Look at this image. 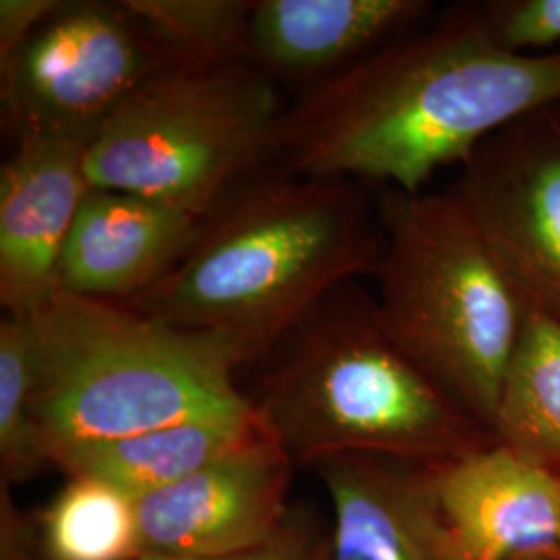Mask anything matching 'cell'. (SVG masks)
I'll return each mask as SVG.
<instances>
[{
	"label": "cell",
	"instance_id": "e0dca14e",
	"mask_svg": "<svg viewBox=\"0 0 560 560\" xmlns=\"http://www.w3.org/2000/svg\"><path fill=\"white\" fill-rule=\"evenodd\" d=\"M20 521L38 560L141 559L133 499L102 481L67 478L40 513Z\"/></svg>",
	"mask_w": 560,
	"mask_h": 560
},
{
	"label": "cell",
	"instance_id": "3957f363",
	"mask_svg": "<svg viewBox=\"0 0 560 560\" xmlns=\"http://www.w3.org/2000/svg\"><path fill=\"white\" fill-rule=\"evenodd\" d=\"M266 358L247 397L264 436L295 469L335 455L442 467L497 442L400 349L355 280L328 293Z\"/></svg>",
	"mask_w": 560,
	"mask_h": 560
},
{
	"label": "cell",
	"instance_id": "4fadbf2b",
	"mask_svg": "<svg viewBox=\"0 0 560 560\" xmlns=\"http://www.w3.org/2000/svg\"><path fill=\"white\" fill-rule=\"evenodd\" d=\"M201 219L164 201L92 187L60 256V291L136 300L183 258Z\"/></svg>",
	"mask_w": 560,
	"mask_h": 560
},
{
	"label": "cell",
	"instance_id": "30bf717a",
	"mask_svg": "<svg viewBox=\"0 0 560 560\" xmlns=\"http://www.w3.org/2000/svg\"><path fill=\"white\" fill-rule=\"evenodd\" d=\"M312 471L332 513L318 560H463L442 511L439 467L335 455Z\"/></svg>",
	"mask_w": 560,
	"mask_h": 560
},
{
	"label": "cell",
	"instance_id": "6da1fadb",
	"mask_svg": "<svg viewBox=\"0 0 560 560\" xmlns=\"http://www.w3.org/2000/svg\"><path fill=\"white\" fill-rule=\"evenodd\" d=\"M560 102V48L504 46L483 4H457L303 92L280 125L282 171L421 194L497 131Z\"/></svg>",
	"mask_w": 560,
	"mask_h": 560
},
{
	"label": "cell",
	"instance_id": "277c9868",
	"mask_svg": "<svg viewBox=\"0 0 560 560\" xmlns=\"http://www.w3.org/2000/svg\"><path fill=\"white\" fill-rule=\"evenodd\" d=\"M38 347L34 425L42 457L187 420L254 418L235 342L175 328L125 303L57 291L27 316Z\"/></svg>",
	"mask_w": 560,
	"mask_h": 560
},
{
	"label": "cell",
	"instance_id": "ffe728a7",
	"mask_svg": "<svg viewBox=\"0 0 560 560\" xmlns=\"http://www.w3.org/2000/svg\"><path fill=\"white\" fill-rule=\"evenodd\" d=\"M486 18L499 40L523 52L560 48V0H492Z\"/></svg>",
	"mask_w": 560,
	"mask_h": 560
},
{
	"label": "cell",
	"instance_id": "ac0fdd59",
	"mask_svg": "<svg viewBox=\"0 0 560 560\" xmlns=\"http://www.w3.org/2000/svg\"><path fill=\"white\" fill-rule=\"evenodd\" d=\"M171 65L249 62V0H120Z\"/></svg>",
	"mask_w": 560,
	"mask_h": 560
},
{
	"label": "cell",
	"instance_id": "44dd1931",
	"mask_svg": "<svg viewBox=\"0 0 560 560\" xmlns=\"http://www.w3.org/2000/svg\"><path fill=\"white\" fill-rule=\"evenodd\" d=\"M322 538L316 523L305 511H291L289 520L284 521L282 529L270 541L254 550L222 557V559L206 560H318ZM140 560H171L143 557Z\"/></svg>",
	"mask_w": 560,
	"mask_h": 560
},
{
	"label": "cell",
	"instance_id": "7a4b0ae2",
	"mask_svg": "<svg viewBox=\"0 0 560 560\" xmlns=\"http://www.w3.org/2000/svg\"><path fill=\"white\" fill-rule=\"evenodd\" d=\"M378 208L347 179L282 171L245 180L210 210L189 249L127 307L266 358L328 293L376 275Z\"/></svg>",
	"mask_w": 560,
	"mask_h": 560
},
{
	"label": "cell",
	"instance_id": "8fae6325",
	"mask_svg": "<svg viewBox=\"0 0 560 560\" xmlns=\"http://www.w3.org/2000/svg\"><path fill=\"white\" fill-rule=\"evenodd\" d=\"M88 145L23 136L0 168V303L32 316L59 287L65 243L92 189Z\"/></svg>",
	"mask_w": 560,
	"mask_h": 560
},
{
	"label": "cell",
	"instance_id": "52a82bcc",
	"mask_svg": "<svg viewBox=\"0 0 560 560\" xmlns=\"http://www.w3.org/2000/svg\"><path fill=\"white\" fill-rule=\"evenodd\" d=\"M171 65L122 2H62L0 62L4 125L90 145L145 81Z\"/></svg>",
	"mask_w": 560,
	"mask_h": 560
},
{
	"label": "cell",
	"instance_id": "9c48e42d",
	"mask_svg": "<svg viewBox=\"0 0 560 560\" xmlns=\"http://www.w3.org/2000/svg\"><path fill=\"white\" fill-rule=\"evenodd\" d=\"M295 465L260 436L136 499L141 559H222L272 540L291 515Z\"/></svg>",
	"mask_w": 560,
	"mask_h": 560
},
{
	"label": "cell",
	"instance_id": "5bb4252c",
	"mask_svg": "<svg viewBox=\"0 0 560 560\" xmlns=\"http://www.w3.org/2000/svg\"><path fill=\"white\" fill-rule=\"evenodd\" d=\"M428 0H258L249 62L268 73L328 80L432 20Z\"/></svg>",
	"mask_w": 560,
	"mask_h": 560
},
{
	"label": "cell",
	"instance_id": "8992f818",
	"mask_svg": "<svg viewBox=\"0 0 560 560\" xmlns=\"http://www.w3.org/2000/svg\"><path fill=\"white\" fill-rule=\"evenodd\" d=\"M282 117L275 81L252 62L166 65L88 145V179L206 217L279 159Z\"/></svg>",
	"mask_w": 560,
	"mask_h": 560
},
{
	"label": "cell",
	"instance_id": "2e32d148",
	"mask_svg": "<svg viewBox=\"0 0 560 560\" xmlns=\"http://www.w3.org/2000/svg\"><path fill=\"white\" fill-rule=\"evenodd\" d=\"M494 439L560 471V318L532 307L509 361Z\"/></svg>",
	"mask_w": 560,
	"mask_h": 560
},
{
	"label": "cell",
	"instance_id": "d6986e66",
	"mask_svg": "<svg viewBox=\"0 0 560 560\" xmlns=\"http://www.w3.org/2000/svg\"><path fill=\"white\" fill-rule=\"evenodd\" d=\"M38 347L27 316L0 322V488L32 480L46 467L34 425Z\"/></svg>",
	"mask_w": 560,
	"mask_h": 560
},
{
	"label": "cell",
	"instance_id": "7c38bea8",
	"mask_svg": "<svg viewBox=\"0 0 560 560\" xmlns=\"http://www.w3.org/2000/svg\"><path fill=\"white\" fill-rule=\"evenodd\" d=\"M463 560H560V471L501 442L439 467Z\"/></svg>",
	"mask_w": 560,
	"mask_h": 560
},
{
	"label": "cell",
	"instance_id": "7402d4cb",
	"mask_svg": "<svg viewBox=\"0 0 560 560\" xmlns=\"http://www.w3.org/2000/svg\"><path fill=\"white\" fill-rule=\"evenodd\" d=\"M62 0H0V62L11 59Z\"/></svg>",
	"mask_w": 560,
	"mask_h": 560
},
{
	"label": "cell",
	"instance_id": "9a60e30c",
	"mask_svg": "<svg viewBox=\"0 0 560 560\" xmlns=\"http://www.w3.org/2000/svg\"><path fill=\"white\" fill-rule=\"evenodd\" d=\"M260 436L256 416L179 421L110 441L62 446L48 455V467L65 478L102 481L136 501Z\"/></svg>",
	"mask_w": 560,
	"mask_h": 560
},
{
	"label": "cell",
	"instance_id": "5b68a950",
	"mask_svg": "<svg viewBox=\"0 0 560 560\" xmlns=\"http://www.w3.org/2000/svg\"><path fill=\"white\" fill-rule=\"evenodd\" d=\"M376 208L384 233L374 275L382 326L492 432L529 303L451 191L388 189Z\"/></svg>",
	"mask_w": 560,
	"mask_h": 560
},
{
	"label": "cell",
	"instance_id": "ba28073f",
	"mask_svg": "<svg viewBox=\"0 0 560 560\" xmlns=\"http://www.w3.org/2000/svg\"><path fill=\"white\" fill-rule=\"evenodd\" d=\"M448 191L525 301L560 318V102L481 141Z\"/></svg>",
	"mask_w": 560,
	"mask_h": 560
},
{
	"label": "cell",
	"instance_id": "603a6c76",
	"mask_svg": "<svg viewBox=\"0 0 560 560\" xmlns=\"http://www.w3.org/2000/svg\"><path fill=\"white\" fill-rule=\"evenodd\" d=\"M0 560H38L21 534V511L11 494L0 497Z\"/></svg>",
	"mask_w": 560,
	"mask_h": 560
}]
</instances>
